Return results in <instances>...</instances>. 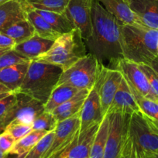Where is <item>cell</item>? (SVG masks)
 I'll list each match as a JSON object with an SVG mask.
<instances>
[{
	"mask_svg": "<svg viewBox=\"0 0 158 158\" xmlns=\"http://www.w3.org/2000/svg\"><path fill=\"white\" fill-rule=\"evenodd\" d=\"M92 34L85 41L88 53L92 54L101 66L118 70V63L124 59L121 46L123 24L109 13L98 0H92Z\"/></svg>",
	"mask_w": 158,
	"mask_h": 158,
	"instance_id": "6da1fadb",
	"label": "cell"
},
{
	"mask_svg": "<svg viewBox=\"0 0 158 158\" xmlns=\"http://www.w3.org/2000/svg\"><path fill=\"white\" fill-rule=\"evenodd\" d=\"M121 46L125 60L150 65L158 57V30L145 26L123 25Z\"/></svg>",
	"mask_w": 158,
	"mask_h": 158,
	"instance_id": "7a4b0ae2",
	"label": "cell"
},
{
	"mask_svg": "<svg viewBox=\"0 0 158 158\" xmlns=\"http://www.w3.org/2000/svg\"><path fill=\"white\" fill-rule=\"evenodd\" d=\"M64 70L60 66L31 60L23 82L17 92L46 104Z\"/></svg>",
	"mask_w": 158,
	"mask_h": 158,
	"instance_id": "3957f363",
	"label": "cell"
},
{
	"mask_svg": "<svg viewBox=\"0 0 158 158\" xmlns=\"http://www.w3.org/2000/svg\"><path fill=\"white\" fill-rule=\"evenodd\" d=\"M88 54L84 40L78 30L74 29L59 36L48 52L34 60L57 65L64 71Z\"/></svg>",
	"mask_w": 158,
	"mask_h": 158,
	"instance_id": "277c9868",
	"label": "cell"
},
{
	"mask_svg": "<svg viewBox=\"0 0 158 158\" xmlns=\"http://www.w3.org/2000/svg\"><path fill=\"white\" fill-rule=\"evenodd\" d=\"M101 67L92 54H88L63 71L57 85H68L79 90H92L96 83Z\"/></svg>",
	"mask_w": 158,
	"mask_h": 158,
	"instance_id": "5b68a950",
	"label": "cell"
},
{
	"mask_svg": "<svg viewBox=\"0 0 158 158\" xmlns=\"http://www.w3.org/2000/svg\"><path fill=\"white\" fill-rule=\"evenodd\" d=\"M106 115L109 117V129L104 158H119L129 136L131 115L119 112Z\"/></svg>",
	"mask_w": 158,
	"mask_h": 158,
	"instance_id": "8992f818",
	"label": "cell"
},
{
	"mask_svg": "<svg viewBox=\"0 0 158 158\" xmlns=\"http://www.w3.org/2000/svg\"><path fill=\"white\" fill-rule=\"evenodd\" d=\"M129 135L136 150L147 154H158V135L152 131L141 112L130 116Z\"/></svg>",
	"mask_w": 158,
	"mask_h": 158,
	"instance_id": "52a82bcc",
	"label": "cell"
},
{
	"mask_svg": "<svg viewBox=\"0 0 158 158\" xmlns=\"http://www.w3.org/2000/svg\"><path fill=\"white\" fill-rule=\"evenodd\" d=\"M16 101L2 118L4 129L11 123L32 125L33 120L44 111V105L26 94L16 92Z\"/></svg>",
	"mask_w": 158,
	"mask_h": 158,
	"instance_id": "ba28073f",
	"label": "cell"
},
{
	"mask_svg": "<svg viewBox=\"0 0 158 158\" xmlns=\"http://www.w3.org/2000/svg\"><path fill=\"white\" fill-rule=\"evenodd\" d=\"M64 14L74 24L84 41L92 31V0H70Z\"/></svg>",
	"mask_w": 158,
	"mask_h": 158,
	"instance_id": "9c48e42d",
	"label": "cell"
},
{
	"mask_svg": "<svg viewBox=\"0 0 158 158\" xmlns=\"http://www.w3.org/2000/svg\"><path fill=\"white\" fill-rule=\"evenodd\" d=\"M122 79V73L118 70L108 69L102 66L101 67L95 84L98 87L104 115L107 113L108 109L119 87Z\"/></svg>",
	"mask_w": 158,
	"mask_h": 158,
	"instance_id": "30bf717a",
	"label": "cell"
},
{
	"mask_svg": "<svg viewBox=\"0 0 158 158\" xmlns=\"http://www.w3.org/2000/svg\"><path fill=\"white\" fill-rule=\"evenodd\" d=\"M98 127L99 125H97L83 133L78 131L71 143L51 158H89Z\"/></svg>",
	"mask_w": 158,
	"mask_h": 158,
	"instance_id": "8fae6325",
	"label": "cell"
},
{
	"mask_svg": "<svg viewBox=\"0 0 158 158\" xmlns=\"http://www.w3.org/2000/svg\"><path fill=\"white\" fill-rule=\"evenodd\" d=\"M104 117L98 87L95 84L89 92L80 112L79 132L83 133L91 127L100 125Z\"/></svg>",
	"mask_w": 158,
	"mask_h": 158,
	"instance_id": "7c38bea8",
	"label": "cell"
},
{
	"mask_svg": "<svg viewBox=\"0 0 158 158\" xmlns=\"http://www.w3.org/2000/svg\"><path fill=\"white\" fill-rule=\"evenodd\" d=\"M118 70L122 73L127 82L140 95L149 99L157 101V98L152 92L147 77L138 64L123 59L118 63Z\"/></svg>",
	"mask_w": 158,
	"mask_h": 158,
	"instance_id": "4fadbf2b",
	"label": "cell"
},
{
	"mask_svg": "<svg viewBox=\"0 0 158 158\" xmlns=\"http://www.w3.org/2000/svg\"><path fill=\"white\" fill-rule=\"evenodd\" d=\"M80 129L79 115L57 123L52 144L44 158H51L72 141Z\"/></svg>",
	"mask_w": 158,
	"mask_h": 158,
	"instance_id": "5bb4252c",
	"label": "cell"
},
{
	"mask_svg": "<svg viewBox=\"0 0 158 158\" xmlns=\"http://www.w3.org/2000/svg\"><path fill=\"white\" fill-rule=\"evenodd\" d=\"M140 112L132 94L129 85L125 77L123 76L119 87L114 96L113 100L107 111V113L119 112L132 115L135 112Z\"/></svg>",
	"mask_w": 158,
	"mask_h": 158,
	"instance_id": "9a60e30c",
	"label": "cell"
},
{
	"mask_svg": "<svg viewBox=\"0 0 158 158\" xmlns=\"http://www.w3.org/2000/svg\"><path fill=\"white\" fill-rule=\"evenodd\" d=\"M129 3L145 27L158 30V0H129Z\"/></svg>",
	"mask_w": 158,
	"mask_h": 158,
	"instance_id": "2e32d148",
	"label": "cell"
},
{
	"mask_svg": "<svg viewBox=\"0 0 158 158\" xmlns=\"http://www.w3.org/2000/svg\"><path fill=\"white\" fill-rule=\"evenodd\" d=\"M98 2L123 25L144 26L131 10L128 0H98Z\"/></svg>",
	"mask_w": 158,
	"mask_h": 158,
	"instance_id": "e0dca14e",
	"label": "cell"
},
{
	"mask_svg": "<svg viewBox=\"0 0 158 158\" xmlns=\"http://www.w3.org/2000/svg\"><path fill=\"white\" fill-rule=\"evenodd\" d=\"M21 2L25 12L26 19L31 23L33 27H34L36 35L53 41H55L59 36H61L62 34L54 30L52 27L34 9L27 3L25 0H21Z\"/></svg>",
	"mask_w": 158,
	"mask_h": 158,
	"instance_id": "ac0fdd59",
	"label": "cell"
},
{
	"mask_svg": "<svg viewBox=\"0 0 158 158\" xmlns=\"http://www.w3.org/2000/svg\"><path fill=\"white\" fill-rule=\"evenodd\" d=\"M54 42L35 34L27 41L16 44L13 50L31 60L48 52Z\"/></svg>",
	"mask_w": 158,
	"mask_h": 158,
	"instance_id": "d6986e66",
	"label": "cell"
},
{
	"mask_svg": "<svg viewBox=\"0 0 158 158\" xmlns=\"http://www.w3.org/2000/svg\"><path fill=\"white\" fill-rule=\"evenodd\" d=\"M89 92L90 91L87 89L80 90L74 96L54 109L52 114L57 123L80 115L81 108Z\"/></svg>",
	"mask_w": 158,
	"mask_h": 158,
	"instance_id": "ffe728a7",
	"label": "cell"
},
{
	"mask_svg": "<svg viewBox=\"0 0 158 158\" xmlns=\"http://www.w3.org/2000/svg\"><path fill=\"white\" fill-rule=\"evenodd\" d=\"M30 62L13 65L0 70V83L10 92L16 93L23 82Z\"/></svg>",
	"mask_w": 158,
	"mask_h": 158,
	"instance_id": "44dd1931",
	"label": "cell"
},
{
	"mask_svg": "<svg viewBox=\"0 0 158 158\" xmlns=\"http://www.w3.org/2000/svg\"><path fill=\"white\" fill-rule=\"evenodd\" d=\"M26 19L21 0H15L0 5V32L12 23Z\"/></svg>",
	"mask_w": 158,
	"mask_h": 158,
	"instance_id": "7402d4cb",
	"label": "cell"
},
{
	"mask_svg": "<svg viewBox=\"0 0 158 158\" xmlns=\"http://www.w3.org/2000/svg\"><path fill=\"white\" fill-rule=\"evenodd\" d=\"M79 91V89L68 85H57L51 92L46 104H44V111L52 112L58 106L74 96Z\"/></svg>",
	"mask_w": 158,
	"mask_h": 158,
	"instance_id": "603a6c76",
	"label": "cell"
},
{
	"mask_svg": "<svg viewBox=\"0 0 158 158\" xmlns=\"http://www.w3.org/2000/svg\"><path fill=\"white\" fill-rule=\"evenodd\" d=\"M1 32L12 38L16 44L27 41L36 34L34 27L27 19L13 23Z\"/></svg>",
	"mask_w": 158,
	"mask_h": 158,
	"instance_id": "cb8c5ba5",
	"label": "cell"
},
{
	"mask_svg": "<svg viewBox=\"0 0 158 158\" xmlns=\"http://www.w3.org/2000/svg\"><path fill=\"white\" fill-rule=\"evenodd\" d=\"M109 121L107 115H105L94 138L89 158H104L106 141L109 134Z\"/></svg>",
	"mask_w": 158,
	"mask_h": 158,
	"instance_id": "d4e9b609",
	"label": "cell"
},
{
	"mask_svg": "<svg viewBox=\"0 0 158 158\" xmlns=\"http://www.w3.org/2000/svg\"><path fill=\"white\" fill-rule=\"evenodd\" d=\"M35 10L52 27L54 30L58 32L60 34L68 33L76 29L74 24L69 20V19L64 13L38 10Z\"/></svg>",
	"mask_w": 158,
	"mask_h": 158,
	"instance_id": "484cf974",
	"label": "cell"
},
{
	"mask_svg": "<svg viewBox=\"0 0 158 158\" xmlns=\"http://www.w3.org/2000/svg\"><path fill=\"white\" fill-rule=\"evenodd\" d=\"M48 132L40 130H33L29 134L16 141L15 145L9 153L21 155L27 153L38 142H39Z\"/></svg>",
	"mask_w": 158,
	"mask_h": 158,
	"instance_id": "4316f807",
	"label": "cell"
},
{
	"mask_svg": "<svg viewBox=\"0 0 158 158\" xmlns=\"http://www.w3.org/2000/svg\"><path fill=\"white\" fill-rule=\"evenodd\" d=\"M128 83V82H127ZM129 87L131 90L136 104L139 106V110L143 115L149 118L158 121V102L157 101L145 98L139 93L135 89H133L128 83Z\"/></svg>",
	"mask_w": 158,
	"mask_h": 158,
	"instance_id": "83f0119b",
	"label": "cell"
},
{
	"mask_svg": "<svg viewBox=\"0 0 158 158\" xmlns=\"http://www.w3.org/2000/svg\"><path fill=\"white\" fill-rule=\"evenodd\" d=\"M34 10L64 13L70 0H25Z\"/></svg>",
	"mask_w": 158,
	"mask_h": 158,
	"instance_id": "f1b7e54d",
	"label": "cell"
},
{
	"mask_svg": "<svg viewBox=\"0 0 158 158\" xmlns=\"http://www.w3.org/2000/svg\"><path fill=\"white\" fill-rule=\"evenodd\" d=\"M57 125V121L52 112L44 111L40 114L32 123L33 130H40V131L49 132L54 131Z\"/></svg>",
	"mask_w": 158,
	"mask_h": 158,
	"instance_id": "f546056e",
	"label": "cell"
},
{
	"mask_svg": "<svg viewBox=\"0 0 158 158\" xmlns=\"http://www.w3.org/2000/svg\"><path fill=\"white\" fill-rule=\"evenodd\" d=\"M54 136V131L49 132L42 138L28 153L24 158H44L51 147Z\"/></svg>",
	"mask_w": 158,
	"mask_h": 158,
	"instance_id": "4dcf8cb0",
	"label": "cell"
},
{
	"mask_svg": "<svg viewBox=\"0 0 158 158\" xmlns=\"http://www.w3.org/2000/svg\"><path fill=\"white\" fill-rule=\"evenodd\" d=\"M30 61V60L18 54L14 50H10L0 55V70L13 65L27 63Z\"/></svg>",
	"mask_w": 158,
	"mask_h": 158,
	"instance_id": "1f68e13d",
	"label": "cell"
},
{
	"mask_svg": "<svg viewBox=\"0 0 158 158\" xmlns=\"http://www.w3.org/2000/svg\"><path fill=\"white\" fill-rule=\"evenodd\" d=\"M5 130L14 138L15 140L18 141L33 131V128L31 125L19 123H11L6 126Z\"/></svg>",
	"mask_w": 158,
	"mask_h": 158,
	"instance_id": "d6a6232c",
	"label": "cell"
},
{
	"mask_svg": "<svg viewBox=\"0 0 158 158\" xmlns=\"http://www.w3.org/2000/svg\"><path fill=\"white\" fill-rule=\"evenodd\" d=\"M139 66L147 77L152 92L158 99V74L150 65L139 64Z\"/></svg>",
	"mask_w": 158,
	"mask_h": 158,
	"instance_id": "836d02e7",
	"label": "cell"
},
{
	"mask_svg": "<svg viewBox=\"0 0 158 158\" xmlns=\"http://www.w3.org/2000/svg\"><path fill=\"white\" fill-rule=\"evenodd\" d=\"M16 142L14 138L6 130L0 133V151L5 154L10 153Z\"/></svg>",
	"mask_w": 158,
	"mask_h": 158,
	"instance_id": "e575fe53",
	"label": "cell"
},
{
	"mask_svg": "<svg viewBox=\"0 0 158 158\" xmlns=\"http://www.w3.org/2000/svg\"><path fill=\"white\" fill-rule=\"evenodd\" d=\"M16 101V93H12L9 96L6 97L3 99L0 100V126L2 118H4L7 112H9L12 106L15 104Z\"/></svg>",
	"mask_w": 158,
	"mask_h": 158,
	"instance_id": "d590c367",
	"label": "cell"
},
{
	"mask_svg": "<svg viewBox=\"0 0 158 158\" xmlns=\"http://www.w3.org/2000/svg\"><path fill=\"white\" fill-rule=\"evenodd\" d=\"M16 45V42L5 33L0 32V50L10 51Z\"/></svg>",
	"mask_w": 158,
	"mask_h": 158,
	"instance_id": "8d00e7d4",
	"label": "cell"
},
{
	"mask_svg": "<svg viewBox=\"0 0 158 158\" xmlns=\"http://www.w3.org/2000/svg\"><path fill=\"white\" fill-rule=\"evenodd\" d=\"M143 115L144 117H145L146 120H147V123H148L149 127H150L152 131H153L154 133H156V135H158V121L154 120V119H152V118L146 116L145 115Z\"/></svg>",
	"mask_w": 158,
	"mask_h": 158,
	"instance_id": "74e56055",
	"label": "cell"
},
{
	"mask_svg": "<svg viewBox=\"0 0 158 158\" xmlns=\"http://www.w3.org/2000/svg\"><path fill=\"white\" fill-rule=\"evenodd\" d=\"M150 65L153 68V69L156 71V74H158V57H156V58L150 63Z\"/></svg>",
	"mask_w": 158,
	"mask_h": 158,
	"instance_id": "f35d334b",
	"label": "cell"
},
{
	"mask_svg": "<svg viewBox=\"0 0 158 158\" xmlns=\"http://www.w3.org/2000/svg\"><path fill=\"white\" fill-rule=\"evenodd\" d=\"M136 158H154L153 156H150L148 154H146V153H142V152H139L136 150Z\"/></svg>",
	"mask_w": 158,
	"mask_h": 158,
	"instance_id": "ab89813d",
	"label": "cell"
},
{
	"mask_svg": "<svg viewBox=\"0 0 158 158\" xmlns=\"http://www.w3.org/2000/svg\"><path fill=\"white\" fill-rule=\"evenodd\" d=\"M26 154H27V153H24V154H21V155L8 153V154H6V156L5 158H24L25 157Z\"/></svg>",
	"mask_w": 158,
	"mask_h": 158,
	"instance_id": "60d3db41",
	"label": "cell"
},
{
	"mask_svg": "<svg viewBox=\"0 0 158 158\" xmlns=\"http://www.w3.org/2000/svg\"><path fill=\"white\" fill-rule=\"evenodd\" d=\"M12 93H13V92H0V100L3 99V98H5L6 97L9 96L10 95H11Z\"/></svg>",
	"mask_w": 158,
	"mask_h": 158,
	"instance_id": "b9f144b4",
	"label": "cell"
},
{
	"mask_svg": "<svg viewBox=\"0 0 158 158\" xmlns=\"http://www.w3.org/2000/svg\"><path fill=\"white\" fill-rule=\"evenodd\" d=\"M10 92V91L9 90L6 86H4L3 85H2L1 83H0V92Z\"/></svg>",
	"mask_w": 158,
	"mask_h": 158,
	"instance_id": "7bdbcfd3",
	"label": "cell"
},
{
	"mask_svg": "<svg viewBox=\"0 0 158 158\" xmlns=\"http://www.w3.org/2000/svg\"><path fill=\"white\" fill-rule=\"evenodd\" d=\"M11 1H15V0H0V5L6 3V2H11Z\"/></svg>",
	"mask_w": 158,
	"mask_h": 158,
	"instance_id": "ee69618b",
	"label": "cell"
},
{
	"mask_svg": "<svg viewBox=\"0 0 158 158\" xmlns=\"http://www.w3.org/2000/svg\"><path fill=\"white\" fill-rule=\"evenodd\" d=\"M6 156V154L2 153V151H0V158H5Z\"/></svg>",
	"mask_w": 158,
	"mask_h": 158,
	"instance_id": "f6af8a7d",
	"label": "cell"
},
{
	"mask_svg": "<svg viewBox=\"0 0 158 158\" xmlns=\"http://www.w3.org/2000/svg\"><path fill=\"white\" fill-rule=\"evenodd\" d=\"M6 51H5V50H0V55H2V54H3L4 53H6Z\"/></svg>",
	"mask_w": 158,
	"mask_h": 158,
	"instance_id": "bcb514c9",
	"label": "cell"
},
{
	"mask_svg": "<svg viewBox=\"0 0 158 158\" xmlns=\"http://www.w3.org/2000/svg\"><path fill=\"white\" fill-rule=\"evenodd\" d=\"M146 154H147V153H146ZM148 155H150V156H153V157H154V158H158V154H153V155L148 154Z\"/></svg>",
	"mask_w": 158,
	"mask_h": 158,
	"instance_id": "7dc6e473",
	"label": "cell"
},
{
	"mask_svg": "<svg viewBox=\"0 0 158 158\" xmlns=\"http://www.w3.org/2000/svg\"><path fill=\"white\" fill-rule=\"evenodd\" d=\"M4 130H5V129H4L2 126H0V133H2V132L4 131Z\"/></svg>",
	"mask_w": 158,
	"mask_h": 158,
	"instance_id": "c3c4849f",
	"label": "cell"
},
{
	"mask_svg": "<svg viewBox=\"0 0 158 158\" xmlns=\"http://www.w3.org/2000/svg\"><path fill=\"white\" fill-rule=\"evenodd\" d=\"M157 102H158V99H157Z\"/></svg>",
	"mask_w": 158,
	"mask_h": 158,
	"instance_id": "681fc988",
	"label": "cell"
},
{
	"mask_svg": "<svg viewBox=\"0 0 158 158\" xmlns=\"http://www.w3.org/2000/svg\"><path fill=\"white\" fill-rule=\"evenodd\" d=\"M157 48H158V46H157Z\"/></svg>",
	"mask_w": 158,
	"mask_h": 158,
	"instance_id": "f907efd6",
	"label": "cell"
},
{
	"mask_svg": "<svg viewBox=\"0 0 158 158\" xmlns=\"http://www.w3.org/2000/svg\"><path fill=\"white\" fill-rule=\"evenodd\" d=\"M128 1H129V0H128Z\"/></svg>",
	"mask_w": 158,
	"mask_h": 158,
	"instance_id": "816d5d0a",
	"label": "cell"
}]
</instances>
